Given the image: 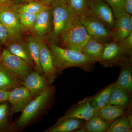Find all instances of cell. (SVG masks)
Wrapping results in <instances>:
<instances>
[{
  "mask_svg": "<svg viewBox=\"0 0 132 132\" xmlns=\"http://www.w3.org/2000/svg\"><path fill=\"white\" fill-rule=\"evenodd\" d=\"M59 73L71 67H78L90 71L96 62L90 59L80 51L61 47L54 43L50 45Z\"/></svg>",
  "mask_w": 132,
  "mask_h": 132,
  "instance_id": "cell-1",
  "label": "cell"
},
{
  "mask_svg": "<svg viewBox=\"0 0 132 132\" xmlns=\"http://www.w3.org/2000/svg\"><path fill=\"white\" fill-rule=\"evenodd\" d=\"M51 6L52 30L50 37L53 39L57 40L60 38L76 17L71 12L66 0H58Z\"/></svg>",
  "mask_w": 132,
  "mask_h": 132,
  "instance_id": "cell-2",
  "label": "cell"
},
{
  "mask_svg": "<svg viewBox=\"0 0 132 132\" xmlns=\"http://www.w3.org/2000/svg\"><path fill=\"white\" fill-rule=\"evenodd\" d=\"M92 38L77 17L60 37L62 47L79 51Z\"/></svg>",
  "mask_w": 132,
  "mask_h": 132,
  "instance_id": "cell-3",
  "label": "cell"
},
{
  "mask_svg": "<svg viewBox=\"0 0 132 132\" xmlns=\"http://www.w3.org/2000/svg\"><path fill=\"white\" fill-rule=\"evenodd\" d=\"M53 90H46L36 96L24 109L17 122L18 127L28 124L43 108L52 97Z\"/></svg>",
  "mask_w": 132,
  "mask_h": 132,
  "instance_id": "cell-4",
  "label": "cell"
},
{
  "mask_svg": "<svg viewBox=\"0 0 132 132\" xmlns=\"http://www.w3.org/2000/svg\"><path fill=\"white\" fill-rule=\"evenodd\" d=\"M78 19L92 38L104 43L112 38L111 29L96 17L88 14L80 16Z\"/></svg>",
  "mask_w": 132,
  "mask_h": 132,
  "instance_id": "cell-5",
  "label": "cell"
},
{
  "mask_svg": "<svg viewBox=\"0 0 132 132\" xmlns=\"http://www.w3.org/2000/svg\"><path fill=\"white\" fill-rule=\"evenodd\" d=\"M0 22L7 30L9 40L20 41L25 28L22 25L18 13L14 9L1 12Z\"/></svg>",
  "mask_w": 132,
  "mask_h": 132,
  "instance_id": "cell-6",
  "label": "cell"
},
{
  "mask_svg": "<svg viewBox=\"0 0 132 132\" xmlns=\"http://www.w3.org/2000/svg\"><path fill=\"white\" fill-rule=\"evenodd\" d=\"M40 63L43 75L49 84L57 78L58 69L51 50L44 42L40 41Z\"/></svg>",
  "mask_w": 132,
  "mask_h": 132,
  "instance_id": "cell-7",
  "label": "cell"
},
{
  "mask_svg": "<svg viewBox=\"0 0 132 132\" xmlns=\"http://www.w3.org/2000/svg\"><path fill=\"white\" fill-rule=\"evenodd\" d=\"M1 62L13 71L23 81L31 72L30 65L20 58L12 54L7 49H4L0 57Z\"/></svg>",
  "mask_w": 132,
  "mask_h": 132,
  "instance_id": "cell-8",
  "label": "cell"
},
{
  "mask_svg": "<svg viewBox=\"0 0 132 132\" xmlns=\"http://www.w3.org/2000/svg\"><path fill=\"white\" fill-rule=\"evenodd\" d=\"M96 113V110L90 103L89 98H86L71 107L53 126L69 118H75L86 121Z\"/></svg>",
  "mask_w": 132,
  "mask_h": 132,
  "instance_id": "cell-9",
  "label": "cell"
},
{
  "mask_svg": "<svg viewBox=\"0 0 132 132\" xmlns=\"http://www.w3.org/2000/svg\"><path fill=\"white\" fill-rule=\"evenodd\" d=\"M88 14L100 20L111 29L114 26L113 12L104 0H90Z\"/></svg>",
  "mask_w": 132,
  "mask_h": 132,
  "instance_id": "cell-10",
  "label": "cell"
},
{
  "mask_svg": "<svg viewBox=\"0 0 132 132\" xmlns=\"http://www.w3.org/2000/svg\"><path fill=\"white\" fill-rule=\"evenodd\" d=\"M33 98L29 90L21 86L10 91L7 101L12 106V112L16 113L22 112Z\"/></svg>",
  "mask_w": 132,
  "mask_h": 132,
  "instance_id": "cell-11",
  "label": "cell"
},
{
  "mask_svg": "<svg viewBox=\"0 0 132 132\" xmlns=\"http://www.w3.org/2000/svg\"><path fill=\"white\" fill-rule=\"evenodd\" d=\"M132 15L126 12L115 19L114 26L111 31L113 40L120 42L130 35L132 32Z\"/></svg>",
  "mask_w": 132,
  "mask_h": 132,
  "instance_id": "cell-12",
  "label": "cell"
},
{
  "mask_svg": "<svg viewBox=\"0 0 132 132\" xmlns=\"http://www.w3.org/2000/svg\"><path fill=\"white\" fill-rule=\"evenodd\" d=\"M124 56L119 43L113 40L105 44L98 62L105 67H113L119 65Z\"/></svg>",
  "mask_w": 132,
  "mask_h": 132,
  "instance_id": "cell-13",
  "label": "cell"
},
{
  "mask_svg": "<svg viewBox=\"0 0 132 132\" xmlns=\"http://www.w3.org/2000/svg\"><path fill=\"white\" fill-rule=\"evenodd\" d=\"M33 97H36L46 90L52 89L43 75L36 72H31L22 82Z\"/></svg>",
  "mask_w": 132,
  "mask_h": 132,
  "instance_id": "cell-14",
  "label": "cell"
},
{
  "mask_svg": "<svg viewBox=\"0 0 132 132\" xmlns=\"http://www.w3.org/2000/svg\"><path fill=\"white\" fill-rule=\"evenodd\" d=\"M52 27V8L47 6L37 15L34 24L31 28L38 37L44 36L50 31Z\"/></svg>",
  "mask_w": 132,
  "mask_h": 132,
  "instance_id": "cell-15",
  "label": "cell"
},
{
  "mask_svg": "<svg viewBox=\"0 0 132 132\" xmlns=\"http://www.w3.org/2000/svg\"><path fill=\"white\" fill-rule=\"evenodd\" d=\"M119 65L120 66L121 71L119 76L115 82L116 86L131 93L132 90L131 62L130 59L125 56Z\"/></svg>",
  "mask_w": 132,
  "mask_h": 132,
  "instance_id": "cell-16",
  "label": "cell"
},
{
  "mask_svg": "<svg viewBox=\"0 0 132 132\" xmlns=\"http://www.w3.org/2000/svg\"><path fill=\"white\" fill-rule=\"evenodd\" d=\"M22 81L0 61V90L10 91L22 86Z\"/></svg>",
  "mask_w": 132,
  "mask_h": 132,
  "instance_id": "cell-17",
  "label": "cell"
},
{
  "mask_svg": "<svg viewBox=\"0 0 132 132\" xmlns=\"http://www.w3.org/2000/svg\"><path fill=\"white\" fill-rule=\"evenodd\" d=\"M111 124L105 121L96 114L75 132H105Z\"/></svg>",
  "mask_w": 132,
  "mask_h": 132,
  "instance_id": "cell-18",
  "label": "cell"
},
{
  "mask_svg": "<svg viewBox=\"0 0 132 132\" xmlns=\"http://www.w3.org/2000/svg\"><path fill=\"white\" fill-rule=\"evenodd\" d=\"M126 108L107 104L96 111V114L105 121L112 123L118 118L123 116Z\"/></svg>",
  "mask_w": 132,
  "mask_h": 132,
  "instance_id": "cell-19",
  "label": "cell"
},
{
  "mask_svg": "<svg viewBox=\"0 0 132 132\" xmlns=\"http://www.w3.org/2000/svg\"><path fill=\"white\" fill-rule=\"evenodd\" d=\"M105 43L92 38L81 50L80 52L94 61L98 62Z\"/></svg>",
  "mask_w": 132,
  "mask_h": 132,
  "instance_id": "cell-20",
  "label": "cell"
},
{
  "mask_svg": "<svg viewBox=\"0 0 132 132\" xmlns=\"http://www.w3.org/2000/svg\"><path fill=\"white\" fill-rule=\"evenodd\" d=\"M115 82L109 85L94 96L89 97L90 103L96 111L108 104Z\"/></svg>",
  "mask_w": 132,
  "mask_h": 132,
  "instance_id": "cell-21",
  "label": "cell"
},
{
  "mask_svg": "<svg viewBox=\"0 0 132 132\" xmlns=\"http://www.w3.org/2000/svg\"><path fill=\"white\" fill-rule=\"evenodd\" d=\"M85 120L75 118L67 119L55 126H53L45 132H70L75 131L84 125Z\"/></svg>",
  "mask_w": 132,
  "mask_h": 132,
  "instance_id": "cell-22",
  "label": "cell"
},
{
  "mask_svg": "<svg viewBox=\"0 0 132 132\" xmlns=\"http://www.w3.org/2000/svg\"><path fill=\"white\" fill-rule=\"evenodd\" d=\"M33 63L35 64L36 71L43 75L40 63V41L34 37H29L27 43Z\"/></svg>",
  "mask_w": 132,
  "mask_h": 132,
  "instance_id": "cell-23",
  "label": "cell"
},
{
  "mask_svg": "<svg viewBox=\"0 0 132 132\" xmlns=\"http://www.w3.org/2000/svg\"><path fill=\"white\" fill-rule=\"evenodd\" d=\"M130 95L131 93L116 86L108 104L127 108L130 102Z\"/></svg>",
  "mask_w": 132,
  "mask_h": 132,
  "instance_id": "cell-24",
  "label": "cell"
},
{
  "mask_svg": "<svg viewBox=\"0 0 132 132\" xmlns=\"http://www.w3.org/2000/svg\"><path fill=\"white\" fill-rule=\"evenodd\" d=\"M8 46L7 49L11 53L20 58L31 65L33 62L31 60L27 45L19 41L11 42Z\"/></svg>",
  "mask_w": 132,
  "mask_h": 132,
  "instance_id": "cell-25",
  "label": "cell"
},
{
  "mask_svg": "<svg viewBox=\"0 0 132 132\" xmlns=\"http://www.w3.org/2000/svg\"><path fill=\"white\" fill-rule=\"evenodd\" d=\"M66 1L76 17L88 15L90 0H66Z\"/></svg>",
  "mask_w": 132,
  "mask_h": 132,
  "instance_id": "cell-26",
  "label": "cell"
},
{
  "mask_svg": "<svg viewBox=\"0 0 132 132\" xmlns=\"http://www.w3.org/2000/svg\"><path fill=\"white\" fill-rule=\"evenodd\" d=\"M132 125L127 117L122 116L112 123L105 132H131Z\"/></svg>",
  "mask_w": 132,
  "mask_h": 132,
  "instance_id": "cell-27",
  "label": "cell"
},
{
  "mask_svg": "<svg viewBox=\"0 0 132 132\" xmlns=\"http://www.w3.org/2000/svg\"><path fill=\"white\" fill-rule=\"evenodd\" d=\"M46 6L39 1H31L27 4L15 6L14 9L17 13L26 12L32 14H38Z\"/></svg>",
  "mask_w": 132,
  "mask_h": 132,
  "instance_id": "cell-28",
  "label": "cell"
},
{
  "mask_svg": "<svg viewBox=\"0 0 132 132\" xmlns=\"http://www.w3.org/2000/svg\"><path fill=\"white\" fill-rule=\"evenodd\" d=\"M105 1L112 10L115 19L126 13L125 0H105Z\"/></svg>",
  "mask_w": 132,
  "mask_h": 132,
  "instance_id": "cell-29",
  "label": "cell"
},
{
  "mask_svg": "<svg viewBox=\"0 0 132 132\" xmlns=\"http://www.w3.org/2000/svg\"><path fill=\"white\" fill-rule=\"evenodd\" d=\"M18 13L20 21L24 28L31 29L38 14H32L26 12H20Z\"/></svg>",
  "mask_w": 132,
  "mask_h": 132,
  "instance_id": "cell-30",
  "label": "cell"
},
{
  "mask_svg": "<svg viewBox=\"0 0 132 132\" xmlns=\"http://www.w3.org/2000/svg\"><path fill=\"white\" fill-rule=\"evenodd\" d=\"M9 108L6 103H0V131L5 130L8 125Z\"/></svg>",
  "mask_w": 132,
  "mask_h": 132,
  "instance_id": "cell-31",
  "label": "cell"
},
{
  "mask_svg": "<svg viewBox=\"0 0 132 132\" xmlns=\"http://www.w3.org/2000/svg\"><path fill=\"white\" fill-rule=\"evenodd\" d=\"M121 51L124 56L131 55L132 49V32L127 37L119 42Z\"/></svg>",
  "mask_w": 132,
  "mask_h": 132,
  "instance_id": "cell-32",
  "label": "cell"
},
{
  "mask_svg": "<svg viewBox=\"0 0 132 132\" xmlns=\"http://www.w3.org/2000/svg\"><path fill=\"white\" fill-rule=\"evenodd\" d=\"M15 0H0V13L9 10L14 9Z\"/></svg>",
  "mask_w": 132,
  "mask_h": 132,
  "instance_id": "cell-33",
  "label": "cell"
},
{
  "mask_svg": "<svg viewBox=\"0 0 132 132\" xmlns=\"http://www.w3.org/2000/svg\"><path fill=\"white\" fill-rule=\"evenodd\" d=\"M9 40V37L7 30L5 26L0 22V42L6 43Z\"/></svg>",
  "mask_w": 132,
  "mask_h": 132,
  "instance_id": "cell-34",
  "label": "cell"
},
{
  "mask_svg": "<svg viewBox=\"0 0 132 132\" xmlns=\"http://www.w3.org/2000/svg\"><path fill=\"white\" fill-rule=\"evenodd\" d=\"M10 92L0 90V103L7 101Z\"/></svg>",
  "mask_w": 132,
  "mask_h": 132,
  "instance_id": "cell-35",
  "label": "cell"
},
{
  "mask_svg": "<svg viewBox=\"0 0 132 132\" xmlns=\"http://www.w3.org/2000/svg\"><path fill=\"white\" fill-rule=\"evenodd\" d=\"M125 12L128 14L132 15V0H125Z\"/></svg>",
  "mask_w": 132,
  "mask_h": 132,
  "instance_id": "cell-36",
  "label": "cell"
},
{
  "mask_svg": "<svg viewBox=\"0 0 132 132\" xmlns=\"http://www.w3.org/2000/svg\"><path fill=\"white\" fill-rule=\"evenodd\" d=\"M57 1L58 0H39V2L43 5L51 6L54 2Z\"/></svg>",
  "mask_w": 132,
  "mask_h": 132,
  "instance_id": "cell-37",
  "label": "cell"
},
{
  "mask_svg": "<svg viewBox=\"0 0 132 132\" xmlns=\"http://www.w3.org/2000/svg\"><path fill=\"white\" fill-rule=\"evenodd\" d=\"M16 1H27L29 0H16Z\"/></svg>",
  "mask_w": 132,
  "mask_h": 132,
  "instance_id": "cell-38",
  "label": "cell"
},
{
  "mask_svg": "<svg viewBox=\"0 0 132 132\" xmlns=\"http://www.w3.org/2000/svg\"><path fill=\"white\" fill-rule=\"evenodd\" d=\"M1 43L0 42V54H1Z\"/></svg>",
  "mask_w": 132,
  "mask_h": 132,
  "instance_id": "cell-39",
  "label": "cell"
},
{
  "mask_svg": "<svg viewBox=\"0 0 132 132\" xmlns=\"http://www.w3.org/2000/svg\"><path fill=\"white\" fill-rule=\"evenodd\" d=\"M0 61H1V60H0Z\"/></svg>",
  "mask_w": 132,
  "mask_h": 132,
  "instance_id": "cell-40",
  "label": "cell"
},
{
  "mask_svg": "<svg viewBox=\"0 0 132 132\" xmlns=\"http://www.w3.org/2000/svg\"><path fill=\"white\" fill-rule=\"evenodd\" d=\"M104 1H105V0H104Z\"/></svg>",
  "mask_w": 132,
  "mask_h": 132,
  "instance_id": "cell-41",
  "label": "cell"
}]
</instances>
